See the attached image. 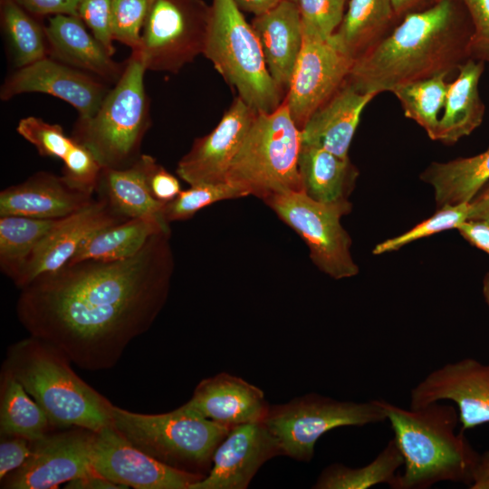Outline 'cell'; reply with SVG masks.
I'll return each mask as SVG.
<instances>
[{
	"mask_svg": "<svg viewBox=\"0 0 489 489\" xmlns=\"http://www.w3.org/2000/svg\"><path fill=\"white\" fill-rule=\"evenodd\" d=\"M472 21V58L489 62V0H463Z\"/></svg>",
	"mask_w": 489,
	"mask_h": 489,
	"instance_id": "b9f144b4",
	"label": "cell"
},
{
	"mask_svg": "<svg viewBox=\"0 0 489 489\" xmlns=\"http://www.w3.org/2000/svg\"><path fill=\"white\" fill-rule=\"evenodd\" d=\"M450 400L457 408L461 431L489 423V364L466 358L427 374L410 391V408Z\"/></svg>",
	"mask_w": 489,
	"mask_h": 489,
	"instance_id": "9a60e30c",
	"label": "cell"
},
{
	"mask_svg": "<svg viewBox=\"0 0 489 489\" xmlns=\"http://www.w3.org/2000/svg\"><path fill=\"white\" fill-rule=\"evenodd\" d=\"M387 420L376 399L340 401L316 393L270 406L263 423L278 441L283 455L310 462L315 444L328 431L341 427H363Z\"/></svg>",
	"mask_w": 489,
	"mask_h": 489,
	"instance_id": "9c48e42d",
	"label": "cell"
},
{
	"mask_svg": "<svg viewBox=\"0 0 489 489\" xmlns=\"http://www.w3.org/2000/svg\"><path fill=\"white\" fill-rule=\"evenodd\" d=\"M181 407L206 419L233 427L262 422L270 405L261 388L223 372L201 380L191 398Z\"/></svg>",
	"mask_w": 489,
	"mask_h": 489,
	"instance_id": "ffe728a7",
	"label": "cell"
},
{
	"mask_svg": "<svg viewBox=\"0 0 489 489\" xmlns=\"http://www.w3.org/2000/svg\"><path fill=\"white\" fill-rule=\"evenodd\" d=\"M92 467L123 489H189L206 476L158 461L133 446L112 427L96 432Z\"/></svg>",
	"mask_w": 489,
	"mask_h": 489,
	"instance_id": "5bb4252c",
	"label": "cell"
},
{
	"mask_svg": "<svg viewBox=\"0 0 489 489\" xmlns=\"http://www.w3.org/2000/svg\"><path fill=\"white\" fill-rule=\"evenodd\" d=\"M483 294L487 305L489 306V271L485 273L483 281Z\"/></svg>",
	"mask_w": 489,
	"mask_h": 489,
	"instance_id": "f5cc1de1",
	"label": "cell"
},
{
	"mask_svg": "<svg viewBox=\"0 0 489 489\" xmlns=\"http://www.w3.org/2000/svg\"><path fill=\"white\" fill-rule=\"evenodd\" d=\"M16 131L36 149L40 156L59 158L63 162L78 144L72 136L66 135L61 125L34 116L20 120Z\"/></svg>",
	"mask_w": 489,
	"mask_h": 489,
	"instance_id": "8d00e7d4",
	"label": "cell"
},
{
	"mask_svg": "<svg viewBox=\"0 0 489 489\" xmlns=\"http://www.w3.org/2000/svg\"><path fill=\"white\" fill-rule=\"evenodd\" d=\"M484 68V61L470 58L459 67L456 79L448 83L436 140L455 143L482 123L485 108L478 85Z\"/></svg>",
	"mask_w": 489,
	"mask_h": 489,
	"instance_id": "484cf974",
	"label": "cell"
},
{
	"mask_svg": "<svg viewBox=\"0 0 489 489\" xmlns=\"http://www.w3.org/2000/svg\"><path fill=\"white\" fill-rule=\"evenodd\" d=\"M277 455H283L281 446L263 421L235 426L216 446L208 473L189 489H245Z\"/></svg>",
	"mask_w": 489,
	"mask_h": 489,
	"instance_id": "e0dca14e",
	"label": "cell"
},
{
	"mask_svg": "<svg viewBox=\"0 0 489 489\" xmlns=\"http://www.w3.org/2000/svg\"><path fill=\"white\" fill-rule=\"evenodd\" d=\"M123 221L98 197L78 212L61 218L34 249L15 286L20 290L37 276L62 268L89 235Z\"/></svg>",
	"mask_w": 489,
	"mask_h": 489,
	"instance_id": "d6986e66",
	"label": "cell"
},
{
	"mask_svg": "<svg viewBox=\"0 0 489 489\" xmlns=\"http://www.w3.org/2000/svg\"><path fill=\"white\" fill-rule=\"evenodd\" d=\"M473 24L463 0H439L403 17L357 58L348 82L378 95L436 75H449L472 58Z\"/></svg>",
	"mask_w": 489,
	"mask_h": 489,
	"instance_id": "7a4b0ae2",
	"label": "cell"
},
{
	"mask_svg": "<svg viewBox=\"0 0 489 489\" xmlns=\"http://www.w3.org/2000/svg\"><path fill=\"white\" fill-rule=\"evenodd\" d=\"M0 480L20 468L31 456L32 441L18 436H0Z\"/></svg>",
	"mask_w": 489,
	"mask_h": 489,
	"instance_id": "7bdbcfd3",
	"label": "cell"
},
{
	"mask_svg": "<svg viewBox=\"0 0 489 489\" xmlns=\"http://www.w3.org/2000/svg\"><path fill=\"white\" fill-rule=\"evenodd\" d=\"M54 429L48 417L24 386L9 373H0V436L35 441Z\"/></svg>",
	"mask_w": 489,
	"mask_h": 489,
	"instance_id": "1f68e13d",
	"label": "cell"
},
{
	"mask_svg": "<svg viewBox=\"0 0 489 489\" xmlns=\"http://www.w3.org/2000/svg\"><path fill=\"white\" fill-rule=\"evenodd\" d=\"M112 427L133 446L174 468L206 475L214 452L231 427L182 407L140 414L113 406Z\"/></svg>",
	"mask_w": 489,
	"mask_h": 489,
	"instance_id": "52a82bcc",
	"label": "cell"
},
{
	"mask_svg": "<svg viewBox=\"0 0 489 489\" xmlns=\"http://www.w3.org/2000/svg\"><path fill=\"white\" fill-rule=\"evenodd\" d=\"M170 236L171 230L153 235L126 259L85 260L37 276L20 289L18 321L85 370L114 367L167 302L174 271Z\"/></svg>",
	"mask_w": 489,
	"mask_h": 489,
	"instance_id": "6da1fadb",
	"label": "cell"
},
{
	"mask_svg": "<svg viewBox=\"0 0 489 489\" xmlns=\"http://www.w3.org/2000/svg\"><path fill=\"white\" fill-rule=\"evenodd\" d=\"M456 229L471 244L489 254V223L484 220L468 219Z\"/></svg>",
	"mask_w": 489,
	"mask_h": 489,
	"instance_id": "bcb514c9",
	"label": "cell"
},
{
	"mask_svg": "<svg viewBox=\"0 0 489 489\" xmlns=\"http://www.w3.org/2000/svg\"><path fill=\"white\" fill-rule=\"evenodd\" d=\"M150 0H111L110 31L114 41L136 51Z\"/></svg>",
	"mask_w": 489,
	"mask_h": 489,
	"instance_id": "f35d334b",
	"label": "cell"
},
{
	"mask_svg": "<svg viewBox=\"0 0 489 489\" xmlns=\"http://www.w3.org/2000/svg\"><path fill=\"white\" fill-rule=\"evenodd\" d=\"M398 23L391 0H349L347 11L332 39L355 61L386 37Z\"/></svg>",
	"mask_w": 489,
	"mask_h": 489,
	"instance_id": "4316f807",
	"label": "cell"
},
{
	"mask_svg": "<svg viewBox=\"0 0 489 489\" xmlns=\"http://www.w3.org/2000/svg\"><path fill=\"white\" fill-rule=\"evenodd\" d=\"M353 62L332 36L325 38L302 27V49L283 100L300 129L347 81Z\"/></svg>",
	"mask_w": 489,
	"mask_h": 489,
	"instance_id": "4fadbf2b",
	"label": "cell"
},
{
	"mask_svg": "<svg viewBox=\"0 0 489 489\" xmlns=\"http://www.w3.org/2000/svg\"><path fill=\"white\" fill-rule=\"evenodd\" d=\"M94 199L93 195L72 187L62 176L38 171L0 192V216L59 219L78 212Z\"/></svg>",
	"mask_w": 489,
	"mask_h": 489,
	"instance_id": "44dd1931",
	"label": "cell"
},
{
	"mask_svg": "<svg viewBox=\"0 0 489 489\" xmlns=\"http://www.w3.org/2000/svg\"><path fill=\"white\" fill-rule=\"evenodd\" d=\"M251 24L272 78L286 94L302 44V24L297 2L280 0L265 13L255 15Z\"/></svg>",
	"mask_w": 489,
	"mask_h": 489,
	"instance_id": "cb8c5ba5",
	"label": "cell"
},
{
	"mask_svg": "<svg viewBox=\"0 0 489 489\" xmlns=\"http://www.w3.org/2000/svg\"><path fill=\"white\" fill-rule=\"evenodd\" d=\"M147 72L137 53L131 52L123 73L96 112L77 118L71 136L86 147L102 168H125L141 156L143 138L151 125Z\"/></svg>",
	"mask_w": 489,
	"mask_h": 489,
	"instance_id": "5b68a950",
	"label": "cell"
},
{
	"mask_svg": "<svg viewBox=\"0 0 489 489\" xmlns=\"http://www.w3.org/2000/svg\"><path fill=\"white\" fill-rule=\"evenodd\" d=\"M264 201L305 242L312 261L321 272L338 280L359 273L350 254V237L340 224V218L351 210L348 200L321 203L303 191H294Z\"/></svg>",
	"mask_w": 489,
	"mask_h": 489,
	"instance_id": "8fae6325",
	"label": "cell"
},
{
	"mask_svg": "<svg viewBox=\"0 0 489 489\" xmlns=\"http://www.w3.org/2000/svg\"><path fill=\"white\" fill-rule=\"evenodd\" d=\"M394 432L404 470L392 489H428L440 482L470 485L479 454L460 430L455 407L433 402L404 408L376 399Z\"/></svg>",
	"mask_w": 489,
	"mask_h": 489,
	"instance_id": "3957f363",
	"label": "cell"
},
{
	"mask_svg": "<svg viewBox=\"0 0 489 489\" xmlns=\"http://www.w3.org/2000/svg\"><path fill=\"white\" fill-rule=\"evenodd\" d=\"M346 0H297L302 24L319 35L329 38L339 28Z\"/></svg>",
	"mask_w": 489,
	"mask_h": 489,
	"instance_id": "ab89813d",
	"label": "cell"
},
{
	"mask_svg": "<svg viewBox=\"0 0 489 489\" xmlns=\"http://www.w3.org/2000/svg\"><path fill=\"white\" fill-rule=\"evenodd\" d=\"M63 487L67 489H123L122 486L110 481L94 469L68 482Z\"/></svg>",
	"mask_w": 489,
	"mask_h": 489,
	"instance_id": "7dc6e473",
	"label": "cell"
},
{
	"mask_svg": "<svg viewBox=\"0 0 489 489\" xmlns=\"http://www.w3.org/2000/svg\"><path fill=\"white\" fill-rule=\"evenodd\" d=\"M242 12L255 15L265 13L273 7L280 0H233Z\"/></svg>",
	"mask_w": 489,
	"mask_h": 489,
	"instance_id": "816d5d0a",
	"label": "cell"
},
{
	"mask_svg": "<svg viewBox=\"0 0 489 489\" xmlns=\"http://www.w3.org/2000/svg\"><path fill=\"white\" fill-rule=\"evenodd\" d=\"M470 489H489V449L479 454Z\"/></svg>",
	"mask_w": 489,
	"mask_h": 489,
	"instance_id": "681fc988",
	"label": "cell"
},
{
	"mask_svg": "<svg viewBox=\"0 0 489 489\" xmlns=\"http://www.w3.org/2000/svg\"><path fill=\"white\" fill-rule=\"evenodd\" d=\"M469 204L470 211L468 219L484 220L489 223V181L482 187Z\"/></svg>",
	"mask_w": 489,
	"mask_h": 489,
	"instance_id": "c3c4849f",
	"label": "cell"
},
{
	"mask_svg": "<svg viewBox=\"0 0 489 489\" xmlns=\"http://www.w3.org/2000/svg\"><path fill=\"white\" fill-rule=\"evenodd\" d=\"M71 363L57 348L29 335L7 348L1 370L24 386L54 428L99 432L111 427L114 405L82 380Z\"/></svg>",
	"mask_w": 489,
	"mask_h": 489,
	"instance_id": "277c9868",
	"label": "cell"
},
{
	"mask_svg": "<svg viewBox=\"0 0 489 489\" xmlns=\"http://www.w3.org/2000/svg\"><path fill=\"white\" fill-rule=\"evenodd\" d=\"M299 172L302 191L321 203L348 200L359 171L349 158L324 149L302 145Z\"/></svg>",
	"mask_w": 489,
	"mask_h": 489,
	"instance_id": "83f0119b",
	"label": "cell"
},
{
	"mask_svg": "<svg viewBox=\"0 0 489 489\" xmlns=\"http://www.w3.org/2000/svg\"><path fill=\"white\" fill-rule=\"evenodd\" d=\"M376 96L347 81L301 129L302 145L324 149L340 158L348 152L365 107Z\"/></svg>",
	"mask_w": 489,
	"mask_h": 489,
	"instance_id": "603a6c76",
	"label": "cell"
},
{
	"mask_svg": "<svg viewBox=\"0 0 489 489\" xmlns=\"http://www.w3.org/2000/svg\"><path fill=\"white\" fill-rule=\"evenodd\" d=\"M211 5L204 0H150L135 52L147 71L177 73L204 54Z\"/></svg>",
	"mask_w": 489,
	"mask_h": 489,
	"instance_id": "30bf717a",
	"label": "cell"
},
{
	"mask_svg": "<svg viewBox=\"0 0 489 489\" xmlns=\"http://www.w3.org/2000/svg\"><path fill=\"white\" fill-rule=\"evenodd\" d=\"M30 14L41 17L57 14L78 15L80 0H13Z\"/></svg>",
	"mask_w": 489,
	"mask_h": 489,
	"instance_id": "f6af8a7d",
	"label": "cell"
},
{
	"mask_svg": "<svg viewBox=\"0 0 489 489\" xmlns=\"http://www.w3.org/2000/svg\"><path fill=\"white\" fill-rule=\"evenodd\" d=\"M0 25L14 69L48 56L43 18L30 14L13 0H0Z\"/></svg>",
	"mask_w": 489,
	"mask_h": 489,
	"instance_id": "4dcf8cb0",
	"label": "cell"
},
{
	"mask_svg": "<svg viewBox=\"0 0 489 489\" xmlns=\"http://www.w3.org/2000/svg\"><path fill=\"white\" fill-rule=\"evenodd\" d=\"M301 149V129L283 102L272 112L256 115L226 180L263 200L276 194L302 191Z\"/></svg>",
	"mask_w": 489,
	"mask_h": 489,
	"instance_id": "ba28073f",
	"label": "cell"
},
{
	"mask_svg": "<svg viewBox=\"0 0 489 489\" xmlns=\"http://www.w3.org/2000/svg\"><path fill=\"white\" fill-rule=\"evenodd\" d=\"M403 457L394 438L366 465L349 467L331 464L325 467L312 486L316 489H368L378 484L393 485Z\"/></svg>",
	"mask_w": 489,
	"mask_h": 489,
	"instance_id": "d6a6232c",
	"label": "cell"
},
{
	"mask_svg": "<svg viewBox=\"0 0 489 489\" xmlns=\"http://www.w3.org/2000/svg\"><path fill=\"white\" fill-rule=\"evenodd\" d=\"M346 1H348V0H346Z\"/></svg>",
	"mask_w": 489,
	"mask_h": 489,
	"instance_id": "11a10c76",
	"label": "cell"
},
{
	"mask_svg": "<svg viewBox=\"0 0 489 489\" xmlns=\"http://www.w3.org/2000/svg\"><path fill=\"white\" fill-rule=\"evenodd\" d=\"M469 211V202L441 206L432 216L417 224L408 232L377 244L373 249V254H381L396 251L416 240L445 230L456 229L460 224L468 220Z\"/></svg>",
	"mask_w": 489,
	"mask_h": 489,
	"instance_id": "74e56055",
	"label": "cell"
},
{
	"mask_svg": "<svg viewBox=\"0 0 489 489\" xmlns=\"http://www.w3.org/2000/svg\"><path fill=\"white\" fill-rule=\"evenodd\" d=\"M110 89L103 80L47 56L8 74L1 85L0 99L5 101L22 93H45L72 105L79 118H88Z\"/></svg>",
	"mask_w": 489,
	"mask_h": 489,
	"instance_id": "2e32d148",
	"label": "cell"
},
{
	"mask_svg": "<svg viewBox=\"0 0 489 489\" xmlns=\"http://www.w3.org/2000/svg\"><path fill=\"white\" fill-rule=\"evenodd\" d=\"M111 0H80L78 16L113 56L115 47L110 31Z\"/></svg>",
	"mask_w": 489,
	"mask_h": 489,
	"instance_id": "60d3db41",
	"label": "cell"
},
{
	"mask_svg": "<svg viewBox=\"0 0 489 489\" xmlns=\"http://www.w3.org/2000/svg\"><path fill=\"white\" fill-rule=\"evenodd\" d=\"M147 182L153 197L162 203L174 199L182 190L179 180L151 156L148 170Z\"/></svg>",
	"mask_w": 489,
	"mask_h": 489,
	"instance_id": "ee69618b",
	"label": "cell"
},
{
	"mask_svg": "<svg viewBox=\"0 0 489 489\" xmlns=\"http://www.w3.org/2000/svg\"><path fill=\"white\" fill-rule=\"evenodd\" d=\"M291 1H294V2H297V0H291Z\"/></svg>",
	"mask_w": 489,
	"mask_h": 489,
	"instance_id": "db71d44e",
	"label": "cell"
},
{
	"mask_svg": "<svg viewBox=\"0 0 489 489\" xmlns=\"http://www.w3.org/2000/svg\"><path fill=\"white\" fill-rule=\"evenodd\" d=\"M169 224L157 217L144 216L105 226L89 235L66 264L85 260L118 261L138 254L149 239Z\"/></svg>",
	"mask_w": 489,
	"mask_h": 489,
	"instance_id": "f1b7e54d",
	"label": "cell"
},
{
	"mask_svg": "<svg viewBox=\"0 0 489 489\" xmlns=\"http://www.w3.org/2000/svg\"><path fill=\"white\" fill-rule=\"evenodd\" d=\"M150 158V155L141 154L128 168H101L95 193L123 220L152 216L165 221L162 211L166 203L153 197L147 182Z\"/></svg>",
	"mask_w": 489,
	"mask_h": 489,
	"instance_id": "d4e9b609",
	"label": "cell"
},
{
	"mask_svg": "<svg viewBox=\"0 0 489 489\" xmlns=\"http://www.w3.org/2000/svg\"><path fill=\"white\" fill-rule=\"evenodd\" d=\"M257 114L237 96L216 128L194 140L177 163V176L189 186L226 181L231 164Z\"/></svg>",
	"mask_w": 489,
	"mask_h": 489,
	"instance_id": "ac0fdd59",
	"label": "cell"
},
{
	"mask_svg": "<svg viewBox=\"0 0 489 489\" xmlns=\"http://www.w3.org/2000/svg\"><path fill=\"white\" fill-rule=\"evenodd\" d=\"M420 177L433 187L438 207L470 202L489 181V149L470 158L434 162Z\"/></svg>",
	"mask_w": 489,
	"mask_h": 489,
	"instance_id": "f546056e",
	"label": "cell"
},
{
	"mask_svg": "<svg viewBox=\"0 0 489 489\" xmlns=\"http://www.w3.org/2000/svg\"><path fill=\"white\" fill-rule=\"evenodd\" d=\"M60 219L0 216V270L14 283L19 279L34 249Z\"/></svg>",
	"mask_w": 489,
	"mask_h": 489,
	"instance_id": "836d02e7",
	"label": "cell"
},
{
	"mask_svg": "<svg viewBox=\"0 0 489 489\" xmlns=\"http://www.w3.org/2000/svg\"><path fill=\"white\" fill-rule=\"evenodd\" d=\"M48 56L115 84L126 62H118L78 15L47 17Z\"/></svg>",
	"mask_w": 489,
	"mask_h": 489,
	"instance_id": "7402d4cb",
	"label": "cell"
},
{
	"mask_svg": "<svg viewBox=\"0 0 489 489\" xmlns=\"http://www.w3.org/2000/svg\"><path fill=\"white\" fill-rule=\"evenodd\" d=\"M446 75H436L400 86L392 92L399 101L407 118L415 120L436 140L439 118L444 108L448 83Z\"/></svg>",
	"mask_w": 489,
	"mask_h": 489,
	"instance_id": "e575fe53",
	"label": "cell"
},
{
	"mask_svg": "<svg viewBox=\"0 0 489 489\" xmlns=\"http://www.w3.org/2000/svg\"><path fill=\"white\" fill-rule=\"evenodd\" d=\"M96 432L71 427L54 428L32 441L33 452L18 469L0 480L2 489H53L93 470Z\"/></svg>",
	"mask_w": 489,
	"mask_h": 489,
	"instance_id": "7c38bea8",
	"label": "cell"
},
{
	"mask_svg": "<svg viewBox=\"0 0 489 489\" xmlns=\"http://www.w3.org/2000/svg\"><path fill=\"white\" fill-rule=\"evenodd\" d=\"M204 55L257 113L283 102L285 93L268 71L259 39L233 0H212Z\"/></svg>",
	"mask_w": 489,
	"mask_h": 489,
	"instance_id": "8992f818",
	"label": "cell"
},
{
	"mask_svg": "<svg viewBox=\"0 0 489 489\" xmlns=\"http://www.w3.org/2000/svg\"><path fill=\"white\" fill-rule=\"evenodd\" d=\"M249 195L244 187L228 180L194 185L181 190L174 199L166 203L162 216L168 224L183 221L193 217L197 212L214 203Z\"/></svg>",
	"mask_w": 489,
	"mask_h": 489,
	"instance_id": "d590c367",
	"label": "cell"
},
{
	"mask_svg": "<svg viewBox=\"0 0 489 489\" xmlns=\"http://www.w3.org/2000/svg\"><path fill=\"white\" fill-rule=\"evenodd\" d=\"M439 0H391L394 11L399 21L406 15L422 11Z\"/></svg>",
	"mask_w": 489,
	"mask_h": 489,
	"instance_id": "f907efd6",
	"label": "cell"
}]
</instances>
